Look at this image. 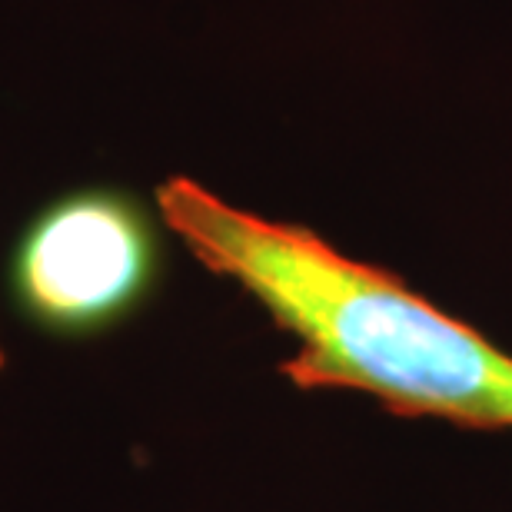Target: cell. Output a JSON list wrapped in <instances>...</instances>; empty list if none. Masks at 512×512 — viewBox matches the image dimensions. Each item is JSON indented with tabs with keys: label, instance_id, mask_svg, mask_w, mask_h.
I'll return each instance as SVG.
<instances>
[{
	"label": "cell",
	"instance_id": "6da1fadb",
	"mask_svg": "<svg viewBox=\"0 0 512 512\" xmlns=\"http://www.w3.org/2000/svg\"><path fill=\"white\" fill-rule=\"evenodd\" d=\"M167 230L296 340L276 366L296 389H353L386 413L512 429V353L439 310L393 270L336 250L303 223L260 217L193 177L157 187Z\"/></svg>",
	"mask_w": 512,
	"mask_h": 512
},
{
	"label": "cell",
	"instance_id": "3957f363",
	"mask_svg": "<svg viewBox=\"0 0 512 512\" xmlns=\"http://www.w3.org/2000/svg\"><path fill=\"white\" fill-rule=\"evenodd\" d=\"M0 370H4V350H0Z\"/></svg>",
	"mask_w": 512,
	"mask_h": 512
},
{
	"label": "cell",
	"instance_id": "7a4b0ae2",
	"mask_svg": "<svg viewBox=\"0 0 512 512\" xmlns=\"http://www.w3.org/2000/svg\"><path fill=\"white\" fill-rule=\"evenodd\" d=\"M157 276V237L117 190H80L37 213L17 243L10 283L40 330L87 336L120 323Z\"/></svg>",
	"mask_w": 512,
	"mask_h": 512
}]
</instances>
